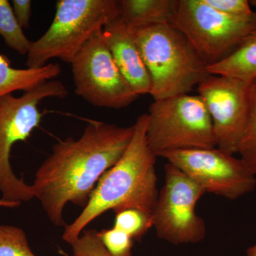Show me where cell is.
I'll return each mask as SVG.
<instances>
[{"mask_svg":"<svg viewBox=\"0 0 256 256\" xmlns=\"http://www.w3.org/2000/svg\"><path fill=\"white\" fill-rule=\"evenodd\" d=\"M68 90L63 82L50 80L30 89L20 97L8 94L0 98V192L2 200L21 204L35 198L32 185L18 178L10 162L15 143L30 137L41 124L38 105L48 98H64Z\"/></svg>","mask_w":256,"mask_h":256,"instance_id":"5b68a950","label":"cell"},{"mask_svg":"<svg viewBox=\"0 0 256 256\" xmlns=\"http://www.w3.org/2000/svg\"><path fill=\"white\" fill-rule=\"evenodd\" d=\"M160 156L190 176L205 193L236 200L256 186V176L245 162L217 148L180 150Z\"/></svg>","mask_w":256,"mask_h":256,"instance_id":"30bf717a","label":"cell"},{"mask_svg":"<svg viewBox=\"0 0 256 256\" xmlns=\"http://www.w3.org/2000/svg\"><path fill=\"white\" fill-rule=\"evenodd\" d=\"M118 14L116 0H58L50 28L31 42L26 66L40 68L52 58L72 63L96 32Z\"/></svg>","mask_w":256,"mask_h":256,"instance_id":"277c9868","label":"cell"},{"mask_svg":"<svg viewBox=\"0 0 256 256\" xmlns=\"http://www.w3.org/2000/svg\"><path fill=\"white\" fill-rule=\"evenodd\" d=\"M0 36L11 50L28 54L32 42L24 33L8 0H0Z\"/></svg>","mask_w":256,"mask_h":256,"instance_id":"2e32d148","label":"cell"},{"mask_svg":"<svg viewBox=\"0 0 256 256\" xmlns=\"http://www.w3.org/2000/svg\"><path fill=\"white\" fill-rule=\"evenodd\" d=\"M116 214L114 228L128 234L133 240L142 238L152 227L150 214L142 210H126Z\"/></svg>","mask_w":256,"mask_h":256,"instance_id":"ac0fdd59","label":"cell"},{"mask_svg":"<svg viewBox=\"0 0 256 256\" xmlns=\"http://www.w3.org/2000/svg\"><path fill=\"white\" fill-rule=\"evenodd\" d=\"M247 256H256V244L248 248Z\"/></svg>","mask_w":256,"mask_h":256,"instance_id":"d4e9b609","label":"cell"},{"mask_svg":"<svg viewBox=\"0 0 256 256\" xmlns=\"http://www.w3.org/2000/svg\"><path fill=\"white\" fill-rule=\"evenodd\" d=\"M250 3L252 6H256V0H252V1H250Z\"/></svg>","mask_w":256,"mask_h":256,"instance_id":"484cf974","label":"cell"},{"mask_svg":"<svg viewBox=\"0 0 256 256\" xmlns=\"http://www.w3.org/2000/svg\"><path fill=\"white\" fill-rule=\"evenodd\" d=\"M249 100L248 120L238 154L256 176V80L250 84Z\"/></svg>","mask_w":256,"mask_h":256,"instance_id":"e0dca14e","label":"cell"},{"mask_svg":"<svg viewBox=\"0 0 256 256\" xmlns=\"http://www.w3.org/2000/svg\"><path fill=\"white\" fill-rule=\"evenodd\" d=\"M74 256H112L106 250L95 230H84L70 244Z\"/></svg>","mask_w":256,"mask_h":256,"instance_id":"44dd1931","label":"cell"},{"mask_svg":"<svg viewBox=\"0 0 256 256\" xmlns=\"http://www.w3.org/2000/svg\"><path fill=\"white\" fill-rule=\"evenodd\" d=\"M206 4L222 14L234 18H248L256 12L248 0H204Z\"/></svg>","mask_w":256,"mask_h":256,"instance_id":"7402d4cb","label":"cell"},{"mask_svg":"<svg viewBox=\"0 0 256 256\" xmlns=\"http://www.w3.org/2000/svg\"><path fill=\"white\" fill-rule=\"evenodd\" d=\"M250 84L225 76L210 75L197 87L212 119L216 148L238 154L249 117Z\"/></svg>","mask_w":256,"mask_h":256,"instance_id":"8fae6325","label":"cell"},{"mask_svg":"<svg viewBox=\"0 0 256 256\" xmlns=\"http://www.w3.org/2000/svg\"><path fill=\"white\" fill-rule=\"evenodd\" d=\"M148 116L146 141L156 156L180 150L216 148L210 114L198 95L154 100Z\"/></svg>","mask_w":256,"mask_h":256,"instance_id":"8992f818","label":"cell"},{"mask_svg":"<svg viewBox=\"0 0 256 256\" xmlns=\"http://www.w3.org/2000/svg\"><path fill=\"white\" fill-rule=\"evenodd\" d=\"M133 132L134 126L90 120L80 138H68L54 144L32 185L54 225L65 226L64 210L68 204L86 206L101 176L124 154Z\"/></svg>","mask_w":256,"mask_h":256,"instance_id":"6da1fadb","label":"cell"},{"mask_svg":"<svg viewBox=\"0 0 256 256\" xmlns=\"http://www.w3.org/2000/svg\"><path fill=\"white\" fill-rule=\"evenodd\" d=\"M102 30L86 43L70 63L76 92L95 107L124 108L139 96L118 68Z\"/></svg>","mask_w":256,"mask_h":256,"instance_id":"9c48e42d","label":"cell"},{"mask_svg":"<svg viewBox=\"0 0 256 256\" xmlns=\"http://www.w3.org/2000/svg\"><path fill=\"white\" fill-rule=\"evenodd\" d=\"M171 25L210 66L233 53L255 30L256 12L248 18H234L213 9L204 0H176Z\"/></svg>","mask_w":256,"mask_h":256,"instance_id":"52a82bcc","label":"cell"},{"mask_svg":"<svg viewBox=\"0 0 256 256\" xmlns=\"http://www.w3.org/2000/svg\"><path fill=\"white\" fill-rule=\"evenodd\" d=\"M60 72L58 64H47L36 68H14L6 56L0 54V98L16 90L28 92L44 82L54 80Z\"/></svg>","mask_w":256,"mask_h":256,"instance_id":"5bb4252c","label":"cell"},{"mask_svg":"<svg viewBox=\"0 0 256 256\" xmlns=\"http://www.w3.org/2000/svg\"><path fill=\"white\" fill-rule=\"evenodd\" d=\"M148 114L139 116L132 139L119 161L101 176L89 201L73 223L65 226L62 239L72 244L86 227L108 210H138L150 214L158 198L156 156L146 141Z\"/></svg>","mask_w":256,"mask_h":256,"instance_id":"7a4b0ae2","label":"cell"},{"mask_svg":"<svg viewBox=\"0 0 256 256\" xmlns=\"http://www.w3.org/2000/svg\"><path fill=\"white\" fill-rule=\"evenodd\" d=\"M176 0H120L119 14L132 30L171 24Z\"/></svg>","mask_w":256,"mask_h":256,"instance_id":"4fadbf2b","label":"cell"},{"mask_svg":"<svg viewBox=\"0 0 256 256\" xmlns=\"http://www.w3.org/2000/svg\"><path fill=\"white\" fill-rule=\"evenodd\" d=\"M210 75L225 76L250 84L256 80V28L220 63L207 66Z\"/></svg>","mask_w":256,"mask_h":256,"instance_id":"9a60e30c","label":"cell"},{"mask_svg":"<svg viewBox=\"0 0 256 256\" xmlns=\"http://www.w3.org/2000/svg\"><path fill=\"white\" fill-rule=\"evenodd\" d=\"M12 5L14 14L22 28H30L32 2L30 0H13Z\"/></svg>","mask_w":256,"mask_h":256,"instance_id":"603a6c76","label":"cell"},{"mask_svg":"<svg viewBox=\"0 0 256 256\" xmlns=\"http://www.w3.org/2000/svg\"><path fill=\"white\" fill-rule=\"evenodd\" d=\"M154 100L188 94L210 75L190 42L171 24L134 30Z\"/></svg>","mask_w":256,"mask_h":256,"instance_id":"3957f363","label":"cell"},{"mask_svg":"<svg viewBox=\"0 0 256 256\" xmlns=\"http://www.w3.org/2000/svg\"><path fill=\"white\" fill-rule=\"evenodd\" d=\"M205 192L174 165L164 166V183L151 216L158 238L174 245L197 244L206 236L204 222L197 215V202Z\"/></svg>","mask_w":256,"mask_h":256,"instance_id":"ba28073f","label":"cell"},{"mask_svg":"<svg viewBox=\"0 0 256 256\" xmlns=\"http://www.w3.org/2000/svg\"><path fill=\"white\" fill-rule=\"evenodd\" d=\"M0 256H36L32 252L22 229L0 225Z\"/></svg>","mask_w":256,"mask_h":256,"instance_id":"d6986e66","label":"cell"},{"mask_svg":"<svg viewBox=\"0 0 256 256\" xmlns=\"http://www.w3.org/2000/svg\"><path fill=\"white\" fill-rule=\"evenodd\" d=\"M108 48L124 78L138 96L150 94L151 82L136 42L134 30L120 14L102 30Z\"/></svg>","mask_w":256,"mask_h":256,"instance_id":"7c38bea8","label":"cell"},{"mask_svg":"<svg viewBox=\"0 0 256 256\" xmlns=\"http://www.w3.org/2000/svg\"><path fill=\"white\" fill-rule=\"evenodd\" d=\"M98 236L111 256H132L133 240L124 232L114 227L98 232Z\"/></svg>","mask_w":256,"mask_h":256,"instance_id":"ffe728a7","label":"cell"},{"mask_svg":"<svg viewBox=\"0 0 256 256\" xmlns=\"http://www.w3.org/2000/svg\"><path fill=\"white\" fill-rule=\"evenodd\" d=\"M20 204L13 203V202H9L4 201L3 200H0V207H6V208H16L20 206Z\"/></svg>","mask_w":256,"mask_h":256,"instance_id":"cb8c5ba5","label":"cell"}]
</instances>
